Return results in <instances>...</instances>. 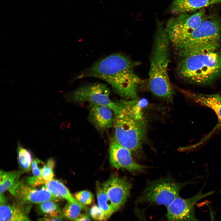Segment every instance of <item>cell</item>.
<instances>
[{"mask_svg": "<svg viewBox=\"0 0 221 221\" xmlns=\"http://www.w3.org/2000/svg\"><path fill=\"white\" fill-rule=\"evenodd\" d=\"M135 64L124 55L114 54L95 62L79 77L99 79L109 84L122 98L126 100L135 99L142 81L135 73Z\"/></svg>", "mask_w": 221, "mask_h": 221, "instance_id": "cell-1", "label": "cell"}, {"mask_svg": "<svg viewBox=\"0 0 221 221\" xmlns=\"http://www.w3.org/2000/svg\"><path fill=\"white\" fill-rule=\"evenodd\" d=\"M120 102L121 108L114 117L113 139L131 153H138L146 138L147 125L145 116L136 99Z\"/></svg>", "mask_w": 221, "mask_h": 221, "instance_id": "cell-2", "label": "cell"}, {"mask_svg": "<svg viewBox=\"0 0 221 221\" xmlns=\"http://www.w3.org/2000/svg\"><path fill=\"white\" fill-rule=\"evenodd\" d=\"M170 44L165 27L159 24L150 58L149 84L154 95L169 101L174 94L168 73Z\"/></svg>", "mask_w": 221, "mask_h": 221, "instance_id": "cell-3", "label": "cell"}, {"mask_svg": "<svg viewBox=\"0 0 221 221\" xmlns=\"http://www.w3.org/2000/svg\"><path fill=\"white\" fill-rule=\"evenodd\" d=\"M181 79L194 84H211L221 79V50L181 58L177 66Z\"/></svg>", "mask_w": 221, "mask_h": 221, "instance_id": "cell-4", "label": "cell"}, {"mask_svg": "<svg viewBox=\"0 0 221 221\" xmlns=\"http://www.w3.org/2000/svg\"><path fill=\"white\" fill-rule=\"evenodd\" d=\"M221 46V15H211L202 21L181 44L174 48L181 58L208 53Z\"/></svg>", "mask_w": 221, "mask_h": 221, "instance_id": "cell-5", "label": "cell"}, {"mask_svg": "<svg viewBox=\"0 0 221 221\" xmlns=\"http://www.w3.org/2000/svg\"><path fill=\"white\" fill-rule=\"evenodd\" d=\"M188 183H180L169 177L149 181L137 201L139 203L149 202L167 207L179 196L181 189Z\"/></svg>", "mask_w": 221, "mask_h": 221, "instance_id": "cell-6", "label": "cell"}, {"mask_svg": "<svg viewBox=\"0 0 221 221\" xmlns=\"http://www.w3.org/2000/svg\"><path fill=\"white\" fill-rule=\"evenodd\" d=\"M205 8L193 13H184L169 20L165 27L170 43L174 48L184 41L201 22L210 15Z\"/></svg>", "mask_w": 221, "mask_h": 221, "instance_id": "cell-7", "label": "cell"}, {"mask_svg": "<svg viewBox=\"0 0 221 221\" xmlns=\"http://www.w3.org/2000/svg\"><path fill=\"white\" fill-rule=\"evenodd\" d=\"M110 91L105 85L95 83L81 87L68 93L66 96L68 101L75 103L88 102L90 104L104 105L110 108L114 114L121 107L119 101L114 102L110 98Z\"/></svg>", "mask_w": 221, "mask_h": 221, "instance_id": "cell-8", "label": "cell"}, {"mask_svg": "<svg viewBox=\"0 0 221 221\" xmlns=\"http://www.w3.org/2000/svg\"><path fill=\"white\" fill-rule=\"evenodd\" d=\"M214 192L211 191L204 193L200 190L188 198L183 199L179 196L176 198L167 207V221H200L195 217V205Z\"/></svg>", "mask_w": 221, "mask_h": 221, "instance_id": "cell-9", "label": "cell"}, {"mask_svg": "<svg viewBox=\"0 0 221 221\" xmlns=\"http://www.w3.org/2000/svg\"><path fill=\"white\" fill-rule=\"evenodd\" d=\"M29 185L25 180L19 181L9 190L16 198L18 203L26 204H40L49 200L57 201L60 199L52 195L45 185L40 188Z\"/></svg>", "mask_w": 221, "mask_h": 221, "instance_id": "cell-10", "label": "cell"}, {"mask_svg": "<svg viewBox=\"0 0 221 221\" xmlns=\"http://www.w3.org/2000/svg\"><path fill=\"white\" fill-rule=\"evenodd\" d=\"M131 184L125 178L113 176L103 184L102 188L113 207L114 212L124 204L130 195Z\"/></svg>", "mask_w": 221, "mask_h": 221, "instance_id": "cell-11", "label": "cell"}, {"mask_svg": "<svg viewBox=\"0 0 221 221\" xmlns=\"http://www.w3.org/2000/svg\"><path fill=\"white\" fill-rule=\"evenodd\" d=\"M109 160L112 167L125 169L130 172H140L146 168L135 162L133 159L131 151L114 139L110 145Z\"/></svg>", "mask_w": 221, "mask_h": 221, "instance_id": "cell-12", "label": "cell"}, {"mask_svg": "<svg viewBox=\"0 0 221 221\" xmlns=\"http://www.w3.org/2000/svg\"><path fill=\"white\" fill-rule=\"evenodd\" d=\"M113 110L108 107L102 105L90 104L89 118L96 129L103 132L113 126L114 117Z\"/></svg>", "mask_w": 221, "mask_h": 221, "instance_id": "cell-13", "label": "cell"}, {"mask_svg": "<svg viewBox=\"0 0 221 221\" xmlns=\"http://www.w3.org/2000/svg\"><path fill=\"white\" fill-rule=\"evenodd\" d=\"M31 205L21 203L10 204L7 202L0 205V221H31L28 216Z\"/></svg>", "mask_w": 221, "mask_h": 221, "instance_id": "cell-14", "label": "cell"}, {"mask_svg": "<svg viewBox=\"0 0 221 221\" xmlns=\"http://www.w3.org/2000/svg\"><path fill=\"white\" fill-rule=\"evenodd\" d=\"M219 3H221V0H173L170 10L172 13L177 15L192 14Z\"/></svg>", "mask_w": 221, "mask_h": 221, "instance_id": "cell-15", "label": "cell"}, {"mask_svg": "<svg viewBox=\"0 0 221 221\" xmlns=\"http://www.w3.org/2000/svg\"><path fill=\"white\" fill-rule=\"evenodd\" d=\"M183 93L192 101L205 106L212 109L215 113L221 123V95L219 94H199L189 91H183Z\"/></svg>", "mask_w": 221, "mask_h": 221, "instance_id": "cell-16", "label": "cell"}, {"mask_svg": "<svg viewBox=\"0 0 221 221\" xmlns=\"http://www.w3.org/2000/svg\"><path fill=\"white\" fill-rule=\"evenodd\" d=\"M44 185L49 192L57 198L81 205L77 201L68 188L60 181L53 179Z\"/></svg>", "mask_w": 221, "mask_h": 221, "instance_id": "cell-17", "label": "cell"}, {"mask_svg": "<svg viewBox=\"0 0 221 221\" xmlns=\"http://www.w3.org/2000/svg\"><path fill=\"white\" fill-rule=\"evenodd\" d=\"M96 196L98 206L102 212V221H107L115 212L107 195L98 184L96 186Z\"/></svg>", "mask_w": 221, "mask_h": 221, "instance_id": "cell-18", "label": "cell"}, {"mask_svg": "<svg viewBox=\"0 0 221 221\" xmlns=\"http://www.w3.org/2000/svg\"><path fill=\"white\" fill-rule=\"evenodd\" d=\"M37 211L43 217L62 219L61 209L56 201L49 200L39 204Z\"/></svg>", "mask_w": 221, "mask_h": 221, "instance_id": "cell-19", "label": "cell"}, {"mask_svg": "<svg viewBox=\"0 0 221 221\" xmlns=\"http://www.w3.org/2000/svg\"><path fill=\"white\" fill-rule=\"evenodd\" d=\"M23 172L21 170L6 172L1 170L0 172V192L3 194L7 190L12 188L19 181Z\"/></svg>", "mask_w": 221, "mask_h": 221, "instance_id": "cell-20", "label": "cell"}, {"mask_svg": "<svg viewBox=\"0 0 221 221\" xmlns=\"http://www.w3.org/2000/svg\"><path fill=\"white\" fill-rule=\"evenodd\" d=\"M82 209L87 210V208L85 206L68 201L62 209L63 218L73 221L81 214Z\"/></svg>", "mask_w": 221, "mask_h": 221, "instance_id": "cell-21", "label": "cell"}, {"mask_svg": "<svg viewBox=\"0 0 221 221\" xmlns=\"http://www.w3.org/2000/svg\"><path fill=\"white\" fill-rule=\"evenodd\" d=\"M17 159L18 163L21 171L27 172L30 170L32 162V155L27 149L18 145Z\"/></svg>", "mask_w": 221, "mask_h": 221, "instance_id": "cell-22", "label": "cell"}, {"mask_svg": "<svg viewBox=\"0 0 221 221\" xmlns=\"http://www.w3.org/2000/svg\"><path fill=\"white\" fill-rule=\"evenodd\" d=\"M55 165V161L52 158L48 160L45 164L41 172V177L46 183L53 179Z\"/></svg>", "mask_w": 221, "mask_h": 221, "instance_id": "cell-23", "label": "cell"}, {"mask_svg": "<svg viewBox=\"0 0 221 221\" xmlns=\"http://www.w3.org/2000/svg\"><path fill=\"white\" fill-rule=\"evenodd\" d=\"M74 196L79 203L85 206L91 204L94 200V197L92 193L87 190L77 192L75 194Z\"/></svg>", "mask_w": 221, "mask_h": 221, "instance_id": "cell-24", "label": "cell"}, {"mask_svg": "<svg viewBox=\"0 0 221 221\" xmlns=\"http://www.w3.org/2000/svg\"><path fill=\"white\" fill-rule=\"evenodd\" d=\"M45 165L43 161L37 158L35 159L33 161L31 169L34 176L41 177V172Z\"/></svg>", "mask_w": 221, "mask_h": 221, "instance_id": "cell-25", "label": "cell"}, {"mask_svg": "<svg viewBox=\"0 0 221 221\" xmlns=\"http://www.w3.org/2000/svg\"><path fill=\"white\" fill-rule=\"evenodd\" d=\"M89 213L90 216L94 220L102 221V212L98 205L95 204L92 206L90 209Z\"/></svg>", "mask_w": 221, "mask_h": 221, "instance_id": "cell-26", "label": "cell"}, {"mask_svg": "<svg viewBox=\"0 0 221 221\" xmlns=\"http://www.w3.org/2000/svg\"><path fill=\"white\" fill-rule=\"evenodd\" d=\"M25 180L29 185L34 187L45 184L46 183L41 177H37L34 176L28 177Z\"/></svg>", "mask_w": 221, "mask_h": 221, "instance_id": "cell-27", "label": "cell"}, {"mask_svg": "<svg viewBox=\"0 0 221 221\" xmlns=\"http://www.w3.org/2000/svg\"><path fill=\"white\" fill-rule=\"evenodd\" d=\"M73 221H91L89 215L86 213L81 214Z\"/></svg>", "mask_w": 221, "mask_h": 221, "instance_id": "cell-28", "label": "cell"}, {"mask_svg": "<svg viewBox=\"0 0 221 221\" xmlns=\"http://www.w3.org/2000/svg\"><path fill=\"white\" fill-rule=\"evenodd\" d=\"M137 216L140 221H148L145 218V215L142 210L138 209L136 211Z\"/></svg>", "mask_w": 221, "mask_h": 221, "instance_id": "cell-29", "label": "cell"}, {"mask_svg": "<svg viewBox=\"0 0 221 221\" xmlns=\"http://www.w3.org/2000/svg\"><path fill=\"white\" fill-rule=\"evenodd\" d=\"M37 221H62V219L43 217L39 218L37 219Z\"/></svg>", "mask_w": 221, "mask_h": 221, "instance_id": "cell-30", "label": "cell"}, {"mask_svg": "<svg viewBox=\"0 0 221 221\" xmlns=\"http://www.w3.org/2000/svg\"><path fill=\"white\" fill-rule=\"evenodd\" d=\"M211 221H214V220H213L214 218L213 217V216H211Z\"/></svg>", "mask_w": 221, "mask_h": 221, "instance_id": "cell-31", "label": "cell"}]
</instances>
